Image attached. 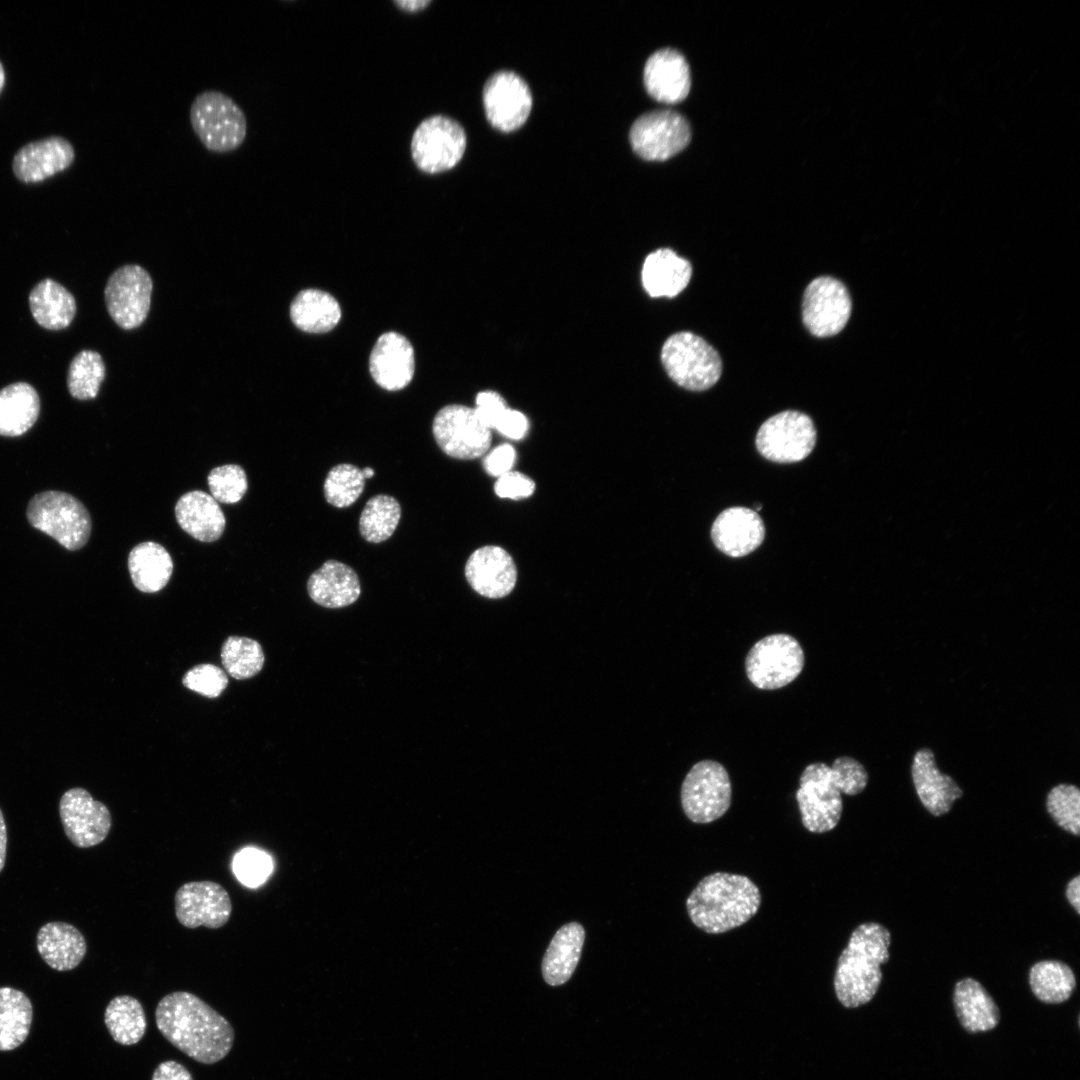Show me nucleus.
Instances as JSON below:
<instances>
[{
	"label": "nucleus",
	"instance_id": "44",
	"mask_svg": "<svg viewBox=\"0 0 1080 1080\" xmlns=\"http://www.w3.org/2000/svg\"><path fill=\"white\" fill-rule=\"evenodd\" d=\"M232 869L236 878L245 886L257 887L261 885L273 869L271 857L256 848H244L236 853L232 862Z\"/></svg>",
	"mask_w": 1080,
	"mask_h": 1080
},
{
	"label": "nucleus",
	"instance_id": "6",
	"mask_svg": "<svg viewBox=\"0 0 1080 1080\" xmlns=\"http://www.w3.org/2000/svg\"><path fill=\"white\" fill-rule=\"evenodd\" d=\"M660 358L668 376L691 391L709 389L722 373L718 352L702 337L689 331L670 335L662 345Z\"/></svg>",
	"mask_w": 1080,
	"mask_h": 1080
},
{
	"label": "nucleus",
	"instance_id": "27",
	"mask_svg": "<svg viewBox=\"0 0 1080 1080\" xmlns=\"http://www.w3.org/2000/svg\"><path fill=\"white\" fill-rule=\"evenodd\" d=\"M175 517L186 533L202 542L218 540L226 525L218 502L200 490L187 492L179 498L175 505Z\"/></svg>",
	"mask_w": 1080,
	"mask_h": 1080
},
{
	"label": "nucleus",
	"instance_id": "21",
	"mask_svg": "<svg viewBox=\"0 0 1080 1080\" xmlns=\"http://www.w3.org/2000/svg\"><path fill=\"white\" fill-rule=\"evenodd\" d=\"M648 94L655 100L674 104L690 91V70L685 57L671 48L654 52L646 61L643 73Z\"/></svg>",
	"mask_w": 1080,
	"mask_h": 1080
},
{
	"label": "nucleus",
	"instance_id": "4",
	"mask_svg": "<svg viewBox=\"0 0 1080 1080\" xmlns=\"http://www.w3.org/2000/svg\"><path fill=\"white\" fill-rule=\"evenodd\" d=\"M891 935L877 922L862 923L851 933L839 955L834 974V990L846 1008H856L875 996L881 980V965L889 960Z\"/></svg>",
	"mask_w": 1080,
	"mask_h": 1080
},
{
	"label": "nucleus",
	"instance_id": "47",
	"mask_svg": "<svg viewBox=\"0 0 1080 1080\" xmlns=\"http://www.w3.org/2000/svg\"><path fill=\"white\" fill-rule=\"evenodd\" d=\"M494 490L500 498L520 500L533 494L535 483L520 472L510 471L498 477Z\"/></svg>",
	"mask_w": 1080,
	"mask_h": 1080
},
{
	"label": "nucleus",
	"instance_id": "35",
	"mask_svg": "<svg viewBox=\"0 0 1080 1080\" xmlns=\"http://www.w3.org/2000/svg\"><path fill=\"white\" fill-rule=\"evenodd\" d=\"M33 1018L30 999L12 987H0V1051L19 1047L27 1038Z\"/></svg>",
	"mask_w": 1080,
	"mask_h": 1080
},
{
	"label": "nucleus",
	"instance_id": "48",
	"mask_svg": "<svg viewBox=\"0 0 1080 1080\" xmlns=\"http://www.w3.org/2000/svg\"><path fill=\"white\" fill-rule=\"evenodd\" d=\"M516 460V451L510 444H502L491 450L484 458L485 471L495 477H500L511 471Z\"/></svg>",
	"mask_w": 1080,
	"mask_h": 1080
},
{
	"label": "nucleus",
	"instance_id": "24",
	"mask_svg": "<svg viewBox=\"0 0 1080 1080\" xmlns=\"http://www.w3.org/2000/svg\"><path fill=\"white\" fill-rule=\"evenodd\" d=\"M916 793L923 806L934 816L946 814L963 791L955 780L940 772L929 748L918 750L911 767Z\"/></svg>",
	"mask_w": 1080,
	"mask_h": 1080
},
{
	"label": "nucleus",
	"instance_id": "23",
	"mask_svg": "<svg viewBox=\"0 0 1080 1080\" xmlns=\"http://www.w3.org/2000/svg\"><path fill=\"white\" fill-rule=\"evenodd\" d=\"M74 157L71 143L53 136L28 143L19 149L13 159V172L23 182H39L68 168Z\"/></svg>",
	"mask_w": 1080,
	"mask_h": 1080
},
{
	"label": "nucleus",
	"instance_id": "1",
	"mask_svg": "<svg viewBox=\"0 0 1080 1080\" xmlns=\"http://www.w3.org/2000/svg\"><path fill=\"white\" fill-rule=\"evenodd\" d=\"M156 1026L178 1050L202 1064L224 1059L234 1043L230 1022L187 991L165 995L155 1009Z\"/></svg>",
	"mask_w": 1080,
	"mask_h": 1080
},
{
	"label": "nucleus",
	"instance_id": "33",
	"mask_svg": "<svg viewBox=\"0 0 1080 1080\" xmlns=\"http://www.w3.org/2000/svg\"><path fill=\"white\" fill-rule=\"evenodd\" d=\"M40 399L28 383L10 384L0 390V435L15 437L24 434L36 422Z\"/></svg>",
	"mask_w": 1080,
	"mask_h": 1080
},
{
	"label": "nucleus",
	"instance_id": "31",
	"mask_svg": "<svg viewBox=\"0 0 1080 1080\" xmlns=\"http://www.w3.org/2000/svg\"><path fill=\"white\" fill-rule=\"evenodd\" d=\"M29 306L36 322L49 330L66 328L76 313L73 295L61 284L44 279L31 290Z\"/></svg>",
	"mask_w": 1080,
	"mask_h": 1080
},
{
	"label": "nucleus",
	"instance_id": "15",
	"mask_svg": "<svg viewBox=\"0 0 1080 1080\" xmlns=\"http://www.w3.org/2000/svg\"><path fill=\"white\" fill-rule=\"evenodd\" d=\"M851 308L846 286L831 276H820L813 279L804 291L803 323L814 336H833L847 324Z\"/></svg>",
	"mask_w": 1080,
	"mask_h": 1080
},
{
	"label": "nucleus",
	"instance_id": "10",
	"mask_svg": "<svg viewBox=\"0 0 1080 1080\" xmlns=\"http://www.w3.org/2000/svg\"><path fill=\"white\" fill-rule=\"evenodd\" d=\"M812 419L795 410H786L768 418L756 435V447L766 459L794 463L805 459L816 443Z\"/></svg>",
	"mask_w": 1080,
	"mask_h": 1080
},
{
	"label": "nucleus",
	"instance_id": "43",
	"mask_svg": "<svg viewBox=\"0 0 1080 1080\" xmlns=\"http://www.w3.org/2000/svg\"><path fill=\"white\" fill-rule=\"evenodd\" d=\"M207 482L211 496L225 504L240 501L248 489L246 473L236 464L215 467L210 471Z\"/></svg>",
	"mask_w": 1080,
	"mask_h": 1080
},
{
	"label": "nucleus",
	"instance_id": "5",
	"mask_svg": "<svg viewBox=\"0 0 1080 1080\" xmlns=\"http://www.w3.org/2000/svg\"><path fill=\"white\" fill-rule=\"evenodd\" d=\"M189 118L195 135L210 152H233L246 139L248 124L244 111L219 90L199 93L191 103Z\"/></svg>",
	"mask_w": 1080,
	"mask_h": 1080
},
{
	"label": "nucleus",
	"instance_id": "22",
	"mask_svg": "<svg viewBox=\"0 0 1080 1080\" xmlns=\"http://www.w3.org/2000/svg\"><path fill=\"white\" fill-rule=\"evenodd\" d=\"M711 536L715 546L730 557H743L757 549L764 540L761 517L746 507H731L715 519Z\"/></svg>",
	"mask_w": 1080,
	"mask_h": 1080
},
{
	"label": "nucleus",
	"instance_id": "30",
	"mask_svg": "<svg viewBox=\"0 0 1080 1080\" xmlns=\"http://www.w3.org/2000/svg\"><path fill=\"white\" fill-rule=\"evenodd\" d=\"M953 1003L960 1024L970 1033L992 1030L999 1023L998 1006L984 987L973 978L957 982Z\"/></svg>",
	"mask_w": 1080,
	"mask_h": 1080
},
{
	"label": "nucleus",
	"instance_id": "49",
	"mask_svg": "<svg viewBox=\"0 0 1080 1080\" xmlns=\"http://www.w3.org/2000/svg\"><path fill=\"white\" fill-rule=\"evenodd\" d=\"M528 427L526 416L522 412L508 407L498 421L495 430L509 439L519 440L526 435Z\"/></svg>",
	"mask_w": 1080,
	"mask_h": 1080
},
{
	"label": "nucleus",
	"instance_id": "39",
	"mask_svg": "<svg viewBox=\"0 0 1080 1080\" xmlns=\"http://www.w3.org/2000/svg\"><path fill=\"white\" fill-rule=\"evenodd\" d=\"M104 378L105 365L101 355L96 351L83 350L70 363L67 387L71 396L76 399H93L97 396Z\"/></svg>",
	"mask_w": 1080,
	"mask_h": 1080
},
{
	"label": "nucleus",
	"instance_id": "41",
	"mask_svg": "<svg viewBox=\"0 0 1080 1080\" xmlns=\"http://www.w3.org/2000/svg\"><path fill=\"white\" fill-rule=\"evenodd\" d=\"M364 486L365 478L362 471L353 464L342 463L328 472L323 491L329 504L337 508H345L359 498Z\"/></svg>",
	"mask_w": 1080,
	"mask_h": 1080
},
{
	"label": "nucleus",
	"instance_id": "34",
	"mask_svg": "<svg viewBox=\"0 0 1080 1080\" xmlns=\"http://www.w3.org/2000/svg\"><path fill=\"white\" fill-rule=\"evenodd\" d=\"M290 318L304 332L326 333L338 324L341 308L329 293L310 288L295 296L290 305Z\"/></svg>",
	"mask_w": 1080,
	"mask_h": 1080
},
{
	"label": "nucleus",
	"instance_id": "17",
	"mask_svg": "<svg viewBox=\"0 0 1080 1080\" xmlns=\"http://www.w3.org/2000/svg\"><path fill=\"white\" fill-rule=\"evenodd\" d=\"M483 104L490 124L500 131L511 132L526 122L532 108V95L519 75L504 70L486 81Z\"/></svg>",
	"mask_w": 1080,
	"mask_h": 1080
},
{
	"label": "nucleus",
	"instance_id": "54",
	"mask_svg": "<svg viewBox=\"0 0 1080 1080\" xmlns=\"http://www.w3.org/2000/svg\"><path fill=\"white\" fill-rule=\"evenodd\" d=\"M361 471H362V474H363L365 480L370 479V478H372L374 476V470L372 468H370V467H365Z\"/></svg>",
	"mask_w": 1080,
	"mask_h": 1080
},
{
	"label": "nucleus",
	"instance_id": "14",
	"mask_svg": "<svg viewBox=\"0 0 1080 1080\" xmlns=\"http://www.w3.org/2000/svg\"><path fill=\"white\" fill-rule=\"evenodd\" d=\"M152 288L149 273L139 265H124L115 270L104 291L112 320L126 330L140 326L150 309Z\"/></svg>",
	"mask_w": 1080,
	"mask_h": 1080
},
{
	"label": "nucleus",
	"instance_id": "46",
	"mask_svg": "<svg viewBox=\"0 0 1080 1080\" xmlns=\"http://www.w3.org/2000/svg\"><path fill=\"white\" fill-rule=\"evenodd\" d=\"M507 408L504 398L492 390L481 391L475 398L476 415L490 430L495 429Z\"/></svg>",
	"mask_w": 1080,
	"mask_h": 1080
},
{
	"label": "nucleus",
	"instance_id": "12",
	"mask_svg": "<svg viewBox=\"0 0 1080 1080\" xmlns=\"http://www.w3.org/2000/svg\"><path fill=\"white\" fill-rule=\"evenodd\" d=\"M433 436L448 456L472 460L484 455L491 444V430L478 418L474 408L451 404L441 408L432 424Z\"/></svg>",
	"mask_w": 1080,
	"mask_h": 1080
},
{
	"label": "nucleus",
	"instance_id": "40",
	"mask_svg": "<svg viewBox=\"0 0 1080 1080\" xmlns=\"http://www.w3.org/2000/svg\"><path fill=\"white\" fill-rule=\"evenodd\" d=\"M221 661L235 679H247L260 672L265 657L261 645L251 638L230 636L222 645Z\"/></svg>",
	"mask_w": 1080,
	"mask_h": 1080
},
{
	"label": "nucleus",
	"instance_id": "36",
	"mask_svg": "<svg viewBox=\"0 0 1080 1080\" xmlns=\"http://www.w3.org/2000/svg\"><path fill=\"white\" fill-rule=\"evenodd\" d=\"M104 1023L113 1040L125 1046L137 1044L147 1028L142 1004L130 995H119L110 1000Z\"/></svg>",
	"mask_w": 1080,
	"mask_h": 1080
},
{
	"label": "nucleus",
	"instance_id": "32",
	"mask_svg": "<svg viewBox=\"0 0 1080 1080\" xmlns=\"http://www.w3.org/2000/svg\"><path fill=\"white\" fill-rule=\"evenodd\" d=\"M128 568L134 586L145 593L163 589L173 572L168 551L152 541L136 545L129 553Z\"/></svg>",
	"mask_w": 1080,
	"mask_h": 1080
},
{
	"label": "nucleus",
	"instance_id": "37",
	"mask_svg": "<svg viewBox=\"0 0 1080 1080\" xmlns=\"http://www.w3.org/2000/svg\"><path fill=\"white\" fill-rule=\"evenodd\" d=\"M1029 983L1034 995L1042 1002L1059 1004L1073 993L1076 979L1072 969L1065 963L1045 960L1035 963L1029 973Z\"/></svg>",
	"mask_w": 1080,
	"mask_h": 1080
},
{
	"label": "nucleus",
	"instance_id": "18",
	"mask_svg": "<svg viewBox=\"0 0 1080 1080\" xmlns=\"http://www.w3.org/2000/svg\"><path fill=\"white\" fill-rule=\"evenodd\" d=\"M232 902L220 884L204 880L191 881L179 887L175 894V915L181 925L195 929L205 926L218 929L230 919Z\"/></svg>",
	"mask_w": 1080,
	"mask_h": 1080
},
{
	"label": "nucleus",
	"instance_id": "55",
	"mask_svg": "<svg viewBox=\"0 0 1080 1080\" xmlns=\"http://www.w3.org/2000/svg\"><path fill=\"white\" fill-rule=\"evenodd\" d=\"M5 84V71L2 63L0 62V92Z\"/></svg>",
	"mask_w": 1080,
	"mask_h": 1080
},
{
	"label": "nucleus",
	"instance_id": "45",
	"mask_svg": "<svg viewBox=\"0 0 1080 1080\" xmlns=\"http://www.w3.org/2000/svg\"><path fill=\"white\" fill-rule=\"evenodd\" d=\"M183 685L208 698L218 697L226 688L228 678L226 673L213 664H199L186 672L182 679Z\"/></svg>",
	"mask_w": 1080,
	"mask_h": 1080
},
{
	"label": "nucleus",
	"instance_id": "53",
	"mask_svg": "<svg viewBox=\"0 0 1080 1080\" xmlns=\"http://www.w3.org/2000/svg\"><path fill=\"white\" fill-rule=\"evenodd\" d=\"M395 3L398 6H400L401 8H403V9H406V10H409V11H416V10H419V9H422V8L426 7L428 4H430V1H428V0H409V1H407L406 0V1H396Z\"/></svg>",
	"mask_w": 1080,
	"mask_h": 1080
},
{
	"label": "nucleus",
	"instance_id": "26",
	"mask_svg": "<svg viewBox=\"0 0 1080 1080\" xmlns=\"http://www.w3.org/2000/svg\"><path fill=\"white\" fill-rule=\"evenodd\" d=\"M310 598L325 608H342L353 604L361 594L357 573L347 564L327 560L307 581Z\"/></svg>",
	"mask_w": 1080,
	"mask_h": 1080
},
{
	"label": "nucleus",
	"instance_id": "9",
	"mask_svg": "<svg viewBox=\"0 0 1080 1080\" xmlns=\"http://www.w3.org/2000/svg\"><path fill=\"white\" fill-rule=\"evenodd\" d=\"M680 798L682 809L692 822L706 824L719 819L732 801V786L726 768L710 759L697 762L682 782Z\"/></svg>",
	"mask_w": 1080,
	"mask_h": 1080
},
{
	"label": "nucleus",
	"instance_id": "11",
	"mask_svg": "<svg viewBox=\"0 0 1080 1080\" xmlns=\"http://www.w3.org/2000/svg\"><path fill=\"white\" fill-rule=\"evenodd\" d=\"M466 135L455 120L442 115L429 117L416 128L411 141L415 164L426 173L451 169L462 158Z\"/></svg>",
	"mask_w": 1080,
	"mask_h": 1080
},
{
	"label": "nucleus",
	"instance_id": "16",
	"mask_svg": "<svg viewBox=\"0 0 1080 1080\" xmlns=\"http://www.w3.org/2000/svg\"><path fill=\"white\" fill-rule=\"evenodd\" d=\"M59 815L66 836L78 848L100 844L112 826L107 806L81 787L64 792L59 801Z\"/></svg>",
	"mask_w": 1080,
	"mask_h": 1080
},
{
	"label": "nucleus",
	"instance_id": "25",
	"mask_svg": "<svg viewBox=\"0 0 1080 1080\" xmlns=\"http://www.w3.org/2000/svg\"><path fill=\"white\" fill-rule=\"evenodd\" d=\"M692 266L670 248L649 253L642 264L641 283L653 298L675 297L689 284Z\"/></svg>",
	"mask_w": 1080,
	"mask_h": 1080
},
{
	"label": "nucleus",
	"instance_id": "8",
	"mask_svg": "<svg viewBox=\"0 0 1080 1080\" xmlns=\"http://www.w3.org/2000/svg\"><path fill=\"white\" fill-rule=\"evenodd\" d=\"M804 651L798 640L785 633L765 636L757 641L745 658L749 681L761 690L782 688L801 673Z\"/></svg>",
	"mask_w": 1080,
	"mask_h": 1080
},
{
	"label": "nucleus",
	"instance_id": "7",
	"mask_svg": "<svg viewBox=\"0 0 1080 1080\" xmlns=\"http://www.w3.org/2000/svg\"><path fill=\"white\" fill-rule=\"evenodd\" d=\"M26 516L34 528L52 537L68 550L82 548L91 533L88 510L68 493L45 491L36 494L29 501Z\"/></svg>",
	"mask_w": 1080,
	"mask_h": 1080
},
{
	"label": "nucleus",
	"instance_id": "13",
	"mask_svg": "<svg viewBox=\"0 0 1080 1080\" xmlns=\"http://www.w3.org/2000/svg\"><path fill=\"white\" fill-rule=\"evenodd\" d=\"M690 138L688 121L672 110H655L641 115L629 133L634 152L649 161L671 158L688 145Z\"/></svg>",
	"mask_w": 1080,
	"mask_h": 1080
},
{
	"label": "nucleus",
	"instance_id": "29",
	"mask_svg": "<svg viewBox=\"0 0 1080 1080\" xmlns=\"http://www.w3.org/2000/svg\"><path fill=\"white\" fill-rule=\"evenodd\" d=\"M584 939L585 930L578 922L567 923L557 930L541 964L547 984L559 986L571 978L580 960Z\"/></svg>",
	"mask_w": 1080,
	"mask_h": 1080
},
{
	"label": "nucleus",
	"instance_id": "20",
	"mask_svg": "<svg viewBox=\"0 0 1080 1080\" xmlns=\"http://www.w3.org/2000/svg\"><path fill=\"white\" fill-rule=\"evenodd\" d=\"M369 370L383 389L398 391L405 388L415 371L414 349L409 340L393 331L382 334L371 351Z\"/></svg>",
	"mask_w": 1080,
	"mask_h": 1080
},
{
	"label": "nucleus",
	"instance_id": "2",
	"mask_svg": "<svg viewBox=\"0 0 1080 1080\" xmlns=\"http://www.w3.org/2000/svg\"><path fill=\"white\" fill-rule=\"evenodd\" d=\"M868 773L856 759L841 756L832 766L815 762L805 767L795 797L803 826L811 833H825L840 821L841 794L854 796L867 786Z\"/></svg>",
	"mask_w": 1080,
	"mask_h": 1080
},
{
	"label": "nucleus",
	"instance_id": "3",
	"mask_svg": "<svg viewBox=\"0 0 1080 1080\" xmlns=\"http://www.w3.org/2000/svg\"><path fill=\"white\" fill-rule=\"evenodd\" d=\"M761 893L747 876L714 872L702 878L686 900L692 923L721 934L748 922L759 910Z\"/></svg>",
	"mask_w": 1080,
	"mask_h": 1080
},
{
	"label": "nucleus",
	"instance_id": "38",
	"mask_svg": "<svg viewBox=\"0 0 1080 1080\" xmlns=\"http://www.w3.org/2000/svg\"><path fill=\"white\" fill-rule=\"evenodd\" d=\"M401 518V506L390 495L379 494L365 504L360 518L361 536L370 543H380L394 533Z\"/></svg>",
	"mask_w": 1080,
	"mask_h": 1080
},
{
	"label": "nucleus",
	"instance_id": "42",
	"mask_svg": "<svg viewBox=\"0 0 1080 1080\" xmlns=\"http://www.w3.org/2000/svg\"><path fill=\"white\" fill-rule=\"evenodd\" d=\"M1047 811L1062 829L1078 836L1080 832V791L1072 784L1053 787L1046 800Z\"/></svg>",
	"mask_w": 1080,
	"mask_h": 1080
},
{
	"label": "nucleus",
	"instance_id": "52",
	"mask_svg": "<svg viewBox=\"0 0 1080 1080\" xmlns=\"http://www.w3.org/2000/svg\"><path fill=\"white\" fill-rule=\"evenodd\" d=\"M7 852V829L3 813L0 809V872L3 870Z\"/></svg>",
	"mask_w": 1080,
	"mask_h": 1080
},
{
	"label": "nucleus",
	"instance_id": "19",
	"mask_svg": "<svg viewBox=\"0 0 1080 1080\" xmlns=\"http://www.w3.org/2000/svg\"><path fill=\"white\" fill-rule=\"evenodd\" d=\"M465 577L472 589L483 597L507 596L517 581L516 565L502 547L487 545L476 549L465 564Z\"/></svg>",
	"mask_w": 1080,
	"mask_h": 1080
},
{
	"label": "nucleus",
	"instance_id": "51",
	"mask_svg": "<svg viewBox=\"0 0 1080 1080\" xmlns=\"http://www.w3.org/2000/svg\"><path fill=\"white\" fill-rule=\"evenodd\" d=\"M1066 897L1076 912L1080 913V876L1072 878L1066 886Z\"/></svg>",
	"mask_w": 1080,
	"mask_h": 1080
},
{
	"label": "nucleus",
	"instance_id": "28",
	"mask_svg": "<svg viewBox=\"0 0 1080 1080\" xmlns=\"http://www.w3.org/2000/svg\"><path fill=\"white\" fill-rule=\"evenodd\" d=\"M36 946L45 963L56 971L76 968L87 952L83 934L62 921L44 924L37 933Z\"/></svg>",
	"mask_w": 1080,
	"mask_h": 1080
},
{
	"label": "nucleus",
	"instance_id": "50",
	"mask_svg": "<svg viewBox=\"0 0 1080 1080\" xmlns=\"http://www.w3.org/2000/svg\"><path fill=\"white\" fill-rule=\"evenodd\" d=\"M151 1080H193V1077L181 1063L167 1060L158 1064Z\"/></svg>",
	"mask_w": 1080,
	"mask_h": 1080
}]
</instances>
